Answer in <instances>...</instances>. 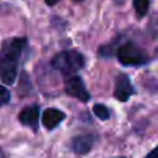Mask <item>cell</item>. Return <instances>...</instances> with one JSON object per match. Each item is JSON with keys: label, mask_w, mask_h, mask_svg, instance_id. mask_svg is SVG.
<instances>
[{"label": "cell", "mask_w": 158, "mask_h": 158, "mask_svg": "<svg viewBox=\"0 0 158 158\" xmlns=\"http://www.w3.org/2000/svg\"><path fill=\"white\" fill-rule=\"evenodd\" d=\"M27 38H10L0 47V79L6 85H13L18 75V67L27 50Z\"/></svg>", "instance_id": "obj_1"}, {"label": "cell", "mask_w": 158, "mask_h": 158, "mask_svg": "<svg viewBox=\"0 0 158 158\" xmlns=\"http://www.w3.org/2000/svg\"><path fill=\"white\" fill-rule=\"evenodd\" d=\"M52 67L57 71H60L64 75H75L78 71H81L86 64V58L81 52L75 49L63 50L57 53L52 58Z\"/></svg>", "instance_id": "obj_2"}, {"label": "cell", "mask_w": 158, "mask_h": 158, "mask_svg": "<svg viewBox=\"0 0 158 158\" xmlns=\"http://www.w3.org/2000/svg\"><path fill=\"white\" fill-rule=\"evenodd\" d=\"M115 56L118 61L125 67H142L150 61L147 53L132 40L119 44L118 49H115Z\"/></svg>", "instance_id": "obj_3"}, {"label": "cell", "mask_w": 158, "mask_h": 158, "mask_svg": "<svg viewBox=\"0 0 158 158\" xmlns=\"http://www.w3.org/2000/svg\"><path fill=\"white\" fill-rule=\"evenodd\" d=\"M64 90H65V93L68 96L77 98L82 103H87L92 98L83 79L78 77V75H68L67 77L65 83H64Z\"/></svg>", "instance_id": "obj_4"}, {"label": "cell", "mask_w": 158, "mask_h": 158, "mask_svg": "<svg viewBox=\"0 0 158 158\" xmlns=\"http://www.w3.org/2000/svg\"><path fill=\"white\" fill-rule=\"evenodd\" d=\"M135 87L131 82V78L126 74H119L115 78V83H114V97L117 100L122 101H128L132 96L135 94Z\"/></svg>", "instance_id": "obj_5"}, {"label": "cell", "mask_w": 158, "mask_h": 158, "mask_svg": "<svg viewBox=\"0 0 158 158\" xmlns=\"http://www.w3.org/2000/svg\"><path fill=\"white\" fill-rule=\"evenodd\" d=\"M39 115H40V108L38 104H32L25 108L21 110L18 115V121L24 126L31 128L33 132H38V125H39Z\"/></svg>", "instance_id": "obj_6"}, {"label": "cell", "mask_w": 158, "mask_h": 158, "mask_svg": "<svg viewBox=\"0 0 158 158\" xmlns=\"http://www.w3.org/2000/svg\"><path fill=\"white\" fill-rule=\"evenodd\" d=\"M96 143V135L93 133H85L75 136L71 140V150L78 156H83L92 151L93 146Z\"/></svg>", "instance_id": "obj_7"}, {"label": "cell", "mask_w": 158, "mask_h": 158, "mask_svg": "<svg viewBox=\"0 0 158 158\" xmlns=\"http://www.w3.org/2000/svg\"><path fill=\"white\" fill-rule=\"evenodd\" d=\"M65 119V112L57 108H46L42 114V123L47 131H53Z\"/></svg>", "instance_id": "obj_8"}, {"label": "cell", "mask_w": 158, "mask_h": 158, "mask_svg": "<svg viewBox=\"0 0 158 158\" xmlns=\"http://www.w3.org/2000/svg\"><path fill=\"white\" fill-rule=\"evenodd\" d=\"M148 7H150V0H133V8L136 11L137 18H144L148 13Z\"/></svg>", "instance_id": "obj_9"}, {"label": "cell", "mask_w": 158, "mask_h": 158, "mask_svg": "<svg viewBox=\"0 0 158 158\" xmlns=\"http://www.w3.org/2000/svg\"><path fill=\"white\" fill-rule=\"evenodd\" d=\"M93 112H94L96 117L101 121H107L111 118V111H110V108L101 103H97L93 106Z\"/></svg>", "instance_id": "obj_10"}, {"label": "cell", "mask_w": 158, "mask_h": 158, "mask_svg": "<svg viewBox=\"0 0 158 158\" xmlns=\"http://www.w3.org/2000/svg\"><path fill=\"white\" fill-rule=\"evenodd\" d=\"M10 100H11V94H10V92H8V89L4 86H0V107L8 104Z\"/></svg>", "instance_id": "obj_11"}, {"label": "cell", "mask_w": 158, "mask_h": 158, "mask_svg": "<svg viewBox=\"0 0 158 158\" xmlns=\"http://www.w3.org/2000/svg\"><path fill=\"white\" fill-rule=\"evenodd\" d=\"M146 158H158V146L156 148H153V150H151L150 153L146 156Z\"/></svg>", "instance_id": "obj_12"}, {"label": "cell", "mask_w": 158, "mask_h": 158, "mask_svg": "<svg viewBox=\"0 0 158 158\" xmlns=\"http://www.w3.org/2000/svg\"><path fill=\"white\" fill-rule=\"evenodd\" d=\"M58 2H60V0H44V3H46L47 6H56Z\"/></svg>", "instance_id": "obj_13"}, {"label": "cell", "mask_w": 158, "mask_h": 158, "mask_svg": "<svg viewBox=\"0 0 158 158\" xmlns=\"http://www.w3.org/2000/svg\"><path fill=\"white\" fill-rule=\"evenodd\" d=\"M0 158H6L4 153H3V151H2V148H0Z\"/></svg>", "instance_id": "obj_14"}, {"label": "cell", "mask_w": 158, "mask_h": 158, "mask_svg": "<svg viewBox=\"0 0 158 158\" xmlns=\"http://www.w3.org/2000/svg\"><path fill=\"white\" fill-rule=\"evenodd\" d=\"M115 2H117V3H118V4H122V3H123V2H125V0H115Z\"/></svg>", "instance_id": "obj_15"}, {"label": "cell", "mask_w": 158, "mask_h": 158, "mask_svg": "<svg viewBox=\"0 0 158 158\" xmlns=\"http://www.w3.org/2000/svg\"><path fill=\"white\" fill-rule=\"evenodd\" d=\"M74 2H82V0H74Z\"/></svg>", "instance_id": "obj_16"}, {"label": "cell", "mask_w": 158, "mask_h": 158, "mask_svg": "<svg viewBox=\"0 0 158 158\" xmlns=\"http://www.w3.org/2000/svg\"><path fill=\"white\" fill-rule=\"evenodd\" d=\"M115 158H125V157H115Z\"/></svg>", "instance_id": "obj_17"}]
</instances>
